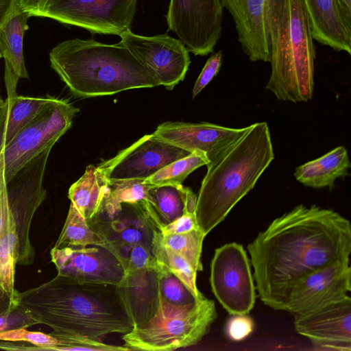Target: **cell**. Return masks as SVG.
<instances>
[{
	"label": "cell",
	"mask_w": 351,
	"mask_h": 351,
	"mask_svg": "<svg viewBox=\"0 0 351 351\" xmlns=\"http://www.w3.org/2000/svg\"><path fill=\"white\" fill-rule=\"evenodd\" d=\"M261 301L285 311L293 285L327 265L350 261L351 225L338 213L298 205L276 218L248 245Z\"/></svg>",
	"instance_id": "1"
},
{
	"label": "cell",
	"mask_w": 351,
	"mask_h": 351,
	"mask_svg": "<svg viewBox=\"0 0 351 351\" xmlns=\"http://www.w3.org/2000/svg\"><path fill=\"white\" fill-rule=\"evenodd\" d=\"M51 68L77 97L111 95L160 85L154 73L120 41L92 39L63 41L49 53Z\"/></svg>",
	"instance_id": "2"
},
{
	"label": "cell",
	"mask_w": 351,
	"mask_h": 351,
	"mask_svg": "<svg viewBox=\"0 0 351 351\" xmlns=\"http://www.w3.org/2000/svg\"><path fill=\"white\" fill-rule=\"evenodd\" d=\"M39 293L40 317L55 335L86 337L101 341L113 333L124 335L134 327L117 285L84 282L58 276Z\"/></svg>",
	"instance_id": "3"
},
{
	"label": "cell",
	"mask_w": 351,
	"mask_h": 351,
	"mask_svg": "<svg viewBox=\"0 0 351 351\" xmlns=\"http://www.w3.org/2000/svg\"><path fill=\"white\" fill-rule=\"evenodd\" d=\"M274 158L268 125L255 123L219 159L208 164L195 214L206 237L254 186Z\"/></svg>",
	"instance_id": "4"
},
{
	"label": "cell",
	"mask_w": 351,
	"mask_h": 351,
	"mask_svg": "<svg viewBox=\"0 0 351 351\" xmlns=\"http://www.w3.org/2000/svg\"><path fill=\"white\" fill-rule=\"evenodd\" d=\"M271 71L266 89L279 100H311L315 47L304 0H268Z\"/></svg>",
	"instance_id": "5"
},
{
	"label": "cell",
	"mask_w": 351,
	"mask_h": 351,
	"mask_svg": "<svg viewBox=\"0 0 351 351\" xmlns=\"http://www.w3.org/2000/svg\"><path fill=\"white\" fill-rule=\"evenodd\" d=\"M217 317L215 302L206 297L185 306L172 305L160 297L154 316L134 326L121 338L130 350L171 351L187 348L202 339Z\"/></svg>",
	"instance_id": "6"
},
{
	"label": "cell",
	"mask_w": 351,
	"mask_h": 351,
	"mask_svg": "<svg viewBox=\"0 0 351 351\" xmlns=\"http://www.w3.org/2000/svg\"><path fill=\"white\" fill-rule=\"evenodd\" d=\"M79 109L64 99L53 97L0 151V171L7 182L25 165L53 146L71 127Z\"/></svg>",
	"instance_id": "7"
},
{
	"label": "cell",
	"mask_w": 351,
	"mask_h": 351,
	"mask_svg": "<svg viewBox=\"0 0 351 351\" xmlns=\"http://www.w3.org/2000/svg\"><path fill=\"white\" fill-rule=\"evenodd\" d=\"M88 223L104 239L101 246L110 250L121 265L135 247L145 246L153 250L154 235L160 228L150 204L145 199L123 203L110 217L97 213Z\"/></svg>",
	"instance_id": "8"
},
{
	"label": "cell",
	"mask_w": 351,
	"mask_h": 351,
	"mask_svg": "<svg viewBox=\"0 0 351 351\" xmlns=\"http://www.w3.org/2000/svg\"><path fill=\"white\" fill-rule=\"evenodd\" d=\"M251 263L243 245L228 243L215 249L210 263L213 293L230 315L248 314L256 300Z\"/></svg>",
	"instance_id": "9"
},
{
	"label": "cell",
	"mask_w": 351,
	"mask_h": 351,
	"mask_svg": "<svg viewBox=\"0 0 351 351\" xmlns=\"http://www.w3.org/2000/svg\"><path fill=\"white\" fill-rule=\"evenodd\" d=\"M137 0H49L38 17L94 34L120 36L130 29Z\"/></svg>",
	"instance_id": "10"
},
{
	"label": "cell",
	"mask_w": 351,
	"mask_h": 351,
	"mask_svg": "<svg viewBox=\"0 0 351 351\" xmlns=\"http://www.w3.org/2000/svg\"><path fill=\"white\" fill-rule=\"evenodd\" d=\"M222 12L219 0H170L167 21L189 51L204 56L221 37Z\"/></svg>",
	"instance_id": "11"
},
{
	"label": "cell",
	"mask_w": 351,
	"mask_h": 351,
	"mask_svg": "<svg viewBox=\"0 0 351 351\" xmlns=\"http://www.w3.org/2000/svg\"><path fill=\"white\" fill-rule=\"evenodd\" d=\"M191 153L146 134L97 167L108 181L145 180Z\"/></svg>",
	"instance_id": "12"
},
{
	"label": "cell",
	"mask_w": 351,
	"mask_h": 351,
	"mask_svg": "<svg viewBox=\"0 0 351 351\" xmlns=\"http://www.w3.org/2000/svg\"><path fill=\"white\" fill-rule=\"evenodd\" d=\"M121 42L156 76L160 85L172 90L189 69V51L182 42L168 34L145 36L130 29L120 36Z\"/></svg>",
	"instance_id": "13"
},
{
	"label": "cell",
	"mask_w": 351,
	"mask_h": 351,
	"mask_svg": "<svg viewBox=\"0 0 351 351\" xmlns=\"http://www.w3.org/2000/svg\"><path fill=\"white\" fill-rule=\"evenodd\" d=\"M350 261L337 262L316 269L292 287L285 311L300 315L341 300L351 291Z\"/></svg>",
	"instance_id": "14"
},
{
	"label": "cell",
	"mask_w": 351,
	"mask_h": 351,
	"mask_svg": "<svg viewBox=\"0 0 351 351\" xmlns=\"http://www.w3.org/2000/svg\"><path fill=\"white\" fill-rule=\"evenodd\" d=\"M51 256L58 276L79 282L117 285L124 276L119 261L102 246L54 247Z\"/></svg>",
	"instance_id": "15"
},
{
	"label": "cell",
	"mask_w": 351,
	"mask_h": 351,
	"mask_svg": "<svg viewBox=\"0 0 351 351\" xmlns=\"http://www.w3.org/2000/svg\"><path fill=\"white\" fill-rule=\"evenodd\" d=\"M232 128L208 122H165L152 133L158 138L190 153L205 152L209 163L219 159L249 129ZM208 163V164H209Z\"/></svg>",
	"instance_id": "16"
},
{
	"label": "cell",
	"mask_w": 351,
	"mask_h": 351,
	"mask_svg": "<svg viewBox=\"0 0 351 351\" xmlns=\"http://www.w3.org/2000/svg\"><path fill=\"white\" fill-rule=\"evenodd\" d=\"M295 331L322 348L351 350V298L295 315Z\"/></svg>",
	"instance_id": "17"
},
{
	"label": "cell",
	"mask_w": 351,
	"mask_h": 351,
	"mask_svg": "<svg viewBox=\"0 0 351 351\" xmlns=\"http://www.w3.org/2000/svg\"><path fill=\"white\" fill-rule=\"evenodd\" d=\"M231 14L238 41L252 62H269L268 0H219Z\"/></svg>",
	"instance_id": "18"
},
{
	"label": "cell",
	"mask_w": 351,
	"mask_h": 351,
	"mask_svg": "<svg viewBox=\"0 0 351 351\" xmlns=\"http://www.w3.org/2000/svg\"><path fill=\"white\" fill-rule=\"evenodd\" d=\"M23 209V198L14 180L5 182L0 171V289L13 294L14 266L19 254L16 217Z\"/></svg>",
	"instance_id": "19"
},
{
	"label": "cell",
	"mask_w": 351,
	"mask_h": 351,
	"mask_svg": "<svg viewBox=\"0 0 351 351\" xmlns=\"http://www.w3.org/2000/svg\"><path fill=\"white\" fill-rule=\"evenodd\" d=\"M117 287L134 326L154 316L160 302L157 265L124 271Z\"/></svg>",
	"instance_id": "20"
},
{
	"label": "cell",
	"mask_w": 351,
	"mask_h": 351,
	"mask_svg": "<svg viewBox=\"0 0 351 351\" xmlns=\"http://www.w3.org/2000/svg\"><path fill=\"white\" fill-rule=\"evenodd\" d=\"M311 36L319 44L351 54V29L337 0H304Z\"/></svg>",
	"instance_id": "21"
},
{
	"label": "cell",
	"mask_w": 351,
	"mask_h": 351,
	"mask_svg": "<svg viewBox=\"0 0 351 351\" xmlns=\"http://www.w3.org/2000/svg\"><path fill=\"white\" fill-rule=\"evenodd\" d=\"M31 16L19 9L0 27V47L5 60L8 97L16 95L19 78H28L23 56V37Z\"/></svg>",
	"instance_id": "22"
},
{
	"label": "cell",
	"mask_w": 351,
	"mask_h": 351,
	"mask_svg": "<svg viewBox=\"0 0 351 351\" xmlns=\"http://www.w3.org/2000/svg\"><path fill=\"white\" fill-rule=\"evenodd\" d=\"M351 165L347 149L339 146L321 157L295 169L294 176L303 185L332 188L335 180L348 175Z\"/></svg>",
	"instance_id": "23"
},
{
	"label": "cell",
	"mask_w": 351,
	"mask_h": 351,
	"mask_svg": "<svg viewBox=\"0 0 351 351\" xmlns=\"http://www.w3.org/2000/svg\"><path fill=\"white\" fill-rule=\"evenodd\" d=\"M150 204L160 224L171 223L186 213H195L197 195L181 184L152 186L148 191Z\"/></svg>",
	"instance_id": "24"
},
{
	"label": "cell",
	"mask_w": 351,
	"mask_h": 351,
	"mask_svg": "<svg viewBox=\"0 0 351 351\" xmlns=\"http://www.w3.org/2000/svg\"><path fill=\"white\" fill-rule=\"evenodd\" d=\"M53 97H8L0 108V151L40 111Z\"/></svg>",
	"instance_id": "25"
},
{
	"label": "cell",
	"mask_w": 351,
	"mask_h": 351,
	"mask_svg": "<svg viewBox=\"0 0 351 351\" xmlns=\"http://www.w3.org/2000/svg\"><path fill=\"white\" fill-rule=\"evenodd\" d=\"M108 180L96 166L88 165L83 176L69 189V198L78 212L89 221L99 211L108 193Z\"/></svg>",
	"instance_id": "26"
},
{
	"label": "cell",
	"mask_w": 351,
	"mask_h": 351,
	"mask_svg": "<svg viewBox=\"0 0 351 351\" xmlns=\"http://www.w3.org/2000/svg\"><path fill=\"white\" fill-rule=\"evenodd\" d=\"M108 186L98 213L110 217L118 212L123 203L147 201L148 191L152 186L145 180H125L108 181Z\"/></svg>",
	"instance_id": "27"
},
{
	"label": "cell",
	"mask_w": 351,
	"mask_h": 351,
	"mask_svg": "<svg viewBox=\"0 0 351 351\" xmlns=\"http://www.w3.org/2000/svg\"><path fill=\"white\" fill-rule=\"evenodd\" d=\"M153 253L158 263L164 265L180 279L197 300L204 298L196 285L197 271L182 256L166 247L160 240V231L158 230L154 238Z\"/></svg>",
	"instance_id": "28"
},
{
	"label": "cell",
	"mask_w": 351,
	"mask_h": 351,
	"mask_svg": "<svg viewBox=\"0 0 351 351\" xmlns=\"http://www.w3.org/2000/svg\"><path fill=\"white\" fill-rule=\"evenodd\" d=\"M104 239L93 230L86 219L71 204L68 215L55 247L101 246Z\"/></svg>",
	"instance_id": "29"
},
{
	"label": "cell",
	"mask_w": 351,
	"mask_h": 351,
	"mask_svg": "<svg viewBox=\"0 0 351 351\" xmlns=\"http://www.w3.org/2000/svg\"><path fill=\"white\" fill-rule=\"evenodd\" d=\"M208 163L205 152L195 150L188 156L169 163L145 181L152 186L181 184L193 171Z\"/></svg>",
	"instance_id": "30"
},
{
	"label": "cell",
	"mask_w": 351,
	"mask_h": 351,
	"mask_svg": "<svg viewBox=\"0 0 351 351\" xmlns=\"http://www.w3.org/2000/svg\"><path fill=\"white\" fill-rule=\"evenodd\" d=\"M204 237L199 229L185 233L167 235H163L160 232L162 244L184 258L197 271L203 269L201 254Z\"/></svg>",
	"instance_id": "31"
},
{
	"label": "cell",
	"mask_w": 351,
	"mask_h": 351,
	"mask_svg": "<svg viewBox=\"0 0 351 351\" xmlns=\"http://www.w3.org/2000/svg\"><path fill=\"white\" fill-rule=\"evenodd\" d=\"M157 265L159 295L162 300L176 306H185L197 300L186 285L164 265L157 263Z\"/></svg>",
	"instance_id": "32"
},
{
	"label": "cell",
	"mask_w": 351,
	"mask_h": 351,
	"mask_svg": "<svg viewBox=\"0 0 351 351\" xmlns=\"http://www.w3.org/2000/svg\"><path fill=\"white\" fill-rule=\"evenodd\" d=\"M0 340L26 341L40 347L42 350H56L60 346V341L57 337L41 332L29 331L23 327L1 331Z\"/></svg>",
	"instance_id": "33"
},
{
	"label": "cell",
	"mask_w": 351,
	"mask_h": 351,
	"mask_svg": "<svg viewBox=\"0 0 351 351\" xmlns=\"http://www.w3.org/2000/svg\"><path fill=\"white\" fill-rule=\"evenodd\" d=\"M231 315L226 322V334L232 341H242L253 332L254 321L247 314Z\"/></svg>",
	"instance_id": "34"
},
{
	"label": "cell",
	"mask_w": 351,
	"mask_h": 351,
	"mask_svg": "<svg viewBox=\"0 0 351 351\" xmlns=\"http://www.w3.org/2000/svg\"><path fill=\"white\" fill-rule=\"evenodd\" d=\"M222 62V51L212 55L206 61L193 88V97L199 93L219 73Z\"/></svg>",
	"instance_id": "35"
},
{
	"label": "cell",
	"mask_w": 351,
	"mask_h": 351,
	"mask_svg": "<svg viewBox=\"0 0 351 351\" xmlns=\"http://www.w3.org/2000/svg\"><path fill=\"white\" fill-rule=\"evenodd\" d=\"M195 213H186L165 226H162L160 231L162 234H180L198 230Z\"/></svg>",
	"instance_id": "36"
},
{
	"label": "cell",
	"mask_w": 351,
	"mask_h": 351,
	"mask_svg": "<svg viewBox=\"0 0 351 351\" xmlns=\"http://www.w3.org/2000/svg\"><path fill=\"white\" fill-rule=\"evenodd\" d=\"M49 0H16L19 10L27 12L31 16H38Z\"/></svg>",
	"instance_id": "37"
},
{
	"label": "cell",
	"mask_w": 351,
	"mask_h": 351,
	"mask_svg": "<svg viewBox=\"0 0 351 351\" xmlns=\"http://www.w3.org/2000/svg\"><path fill=\"white\" fill-rule=\"evenodd\" d=\"M17 9L16 0H0V27Z\"/></svg>",
	"instance_id": "38"
},
{
	"label": "cell",
	"mask_w": 351,
	"mask_h": 351,
	"mask_svg": "<svg viewBox=\"0 0 351 351\" xmlns=\"http://www.w3.org/2000/svg\"><path fill=\"white\" fill-rule=\"evenodd\" d=\"M342 18L351 29V0H337Z\"/></svg>",
	"instance_id": "39"
},
{
	"label": "cell",
	"mask_w": 351,
	"mask_h": 351,
	"mask_svg": "<svg viewBox=\"0 0 351 351\" xmlns=\"http://www.w3.org/2000/svg\"><path fill=\"white\" fill-rule=\"evenodd\" d=\"M11 311H8L0 314V332L11 328L12 324L15 323L14 318H12L13 316H11Z\"/></svg>",
	"instance_id": "40"
},
{
	"label": "cell",
	"mask_w": 351,
	"mask_h": 351,
	"mask_svg": "<svg viewBox=\"0 0 351 351\" xmlns=\"http://www.w3.org/2000/svg\"><path fill=\"white\" fill-rule=\"evenodd\" d=\"M3 102H4V100L2 99V98L0 96V108L2 106V105L3 104Z\"/></svg>",
	"instance_id": "41"
},
{
	"label": "cell",
	"mask_w": 351,
	"mask_h": 351,
	"mask_svg": "<svg viewBox=\"0 0 351 351\" xmlns=\"http://www.w3.org/2000/svg\"><path fill=\"white\" fill-rule=\"evenodd\" d=\"M2 57V53H1V47H0V58Z\"/></svg>",
	"instance_id": "42"
}]
</instances>
